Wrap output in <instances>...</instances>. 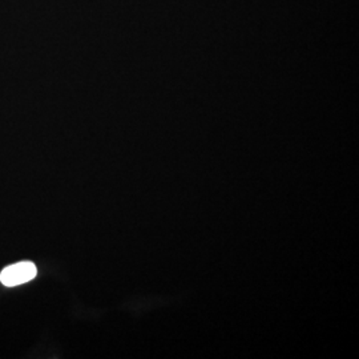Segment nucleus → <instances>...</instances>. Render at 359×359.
Wrapping results in <instances>:
<instances>
[{"instance_id": "f257e3e1", "label": "nucleus", "mask_w": 359, "mask_h": 359, "mask_svg": "<svg viewBox=\"0 0 359 359\" xmlns=\"http://www.w3.org/2000/svg\"><path fill=\"white\" fill-rule=\"evenodd\" d=\"M38 274L36 265L31 261H23L1 270L0 283L7 287H15L32 281Z\"/></svg>"}]
</instances>
